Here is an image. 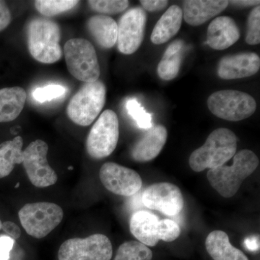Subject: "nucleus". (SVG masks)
<instances>
[{
    "instance_id": "obj_11",
    "label": "nucleus",
    "mask_w": 260,
    "mask_h": 260,
    "mask_svg": "<svg viewBox=\"0 0 260 260\" xmlns=\"http://www.w3.org/2000/svg\"><path fill=\"white\" fill-rule=\"evenodd\" d=\"M147 15L139 7L133 8L121 17L118 25L117 47L126 55L139 49L144 38Z\"/></svg>"
},
{
    "instance_id": "obj_1",
    "label": "nucleus",
    "mask_w": 260,
    "mask_h": 260,
    "mask_svg": "<svg viewBox=\"0 0 260 260\" xmlns=\"http://www.w3.org/2000/svg\"><path fill=\"white\" fill-rule=\"evenodd\" d=\"M232 166L209 169L207 174L210 185L225 198L234 196L246 178L256 170L259 159L254 152L242 150L233 157Z\"/></svg>"
},
{
    "instance_id": "obj_35",
    "label": "nucleus",
    "mask_w": 260,
    "mask_h": 260,
    "mask_svg": "<svg viewBox=\"0 0 260 260\" xmlns=\"http://www.w3.org/2000/svg\"><path fill=\"white\" fill-rule=\"evenodd\" d=\"M2 229L4 231L8 237L16 240L21 235V230L18 225L12 221H5L2 223Z\"/></svg>"
},
{
    "instance_id": "obj_27",
    "label": "nucleus",
    "mask_w": 260,
    "mask_h": 260,
    "mask_svg": "<svg viewBox=\"0 0 260 260\" xmlns=\"http://www.w3.org/2000/svg\"><path fill=\"white\" fill-rule=\"evenodd\" d=\"M90 9L102 14H117L129 7L127 0H90L88 2Z\"/></svg>"
},
{
    "instance_id": "obj_8",
    "label": "nucleus",
    "mask_w": 260,
    "mask_h": 260,
    "mask_svg": "<svg viewBox=\"0 0 260 260\" xmlns=\"http://www.w3.org/2000/svg\"><path fill=\"white\" fill-rule=\"evenodd\" d=\"M119 136V119L114 111L107 109L92 126L86 141V149L91 158L109 156L117 145Z\"/></svg>"
},
{
    "instance_id": "obj_28",
    "label": "nucleus",
    "mask_w": 260,
    "mask_h": 260,
    "mask_svg": "<svg viewBox=\"0 0 260 260\" xmlns=\"http://www.w3.org/2000/svg\"><path fill=\"white\" fill-rule=\"evenodd\" d=\"M126 109L129 115L142 129H148L153 126L152 115L145 112L144 108L135 99H131L126 104Z\"/></svg>"
},
{
    "instance_id": "obj_2",
    "label": "nucleus",
    "mask_w": 260,
    "mask_h": 260,
    "mask_svg": "<svg viewBox=\"0 0 260 260\" xmlns=\"http://www.w3.org/2000/svg\"><path fill=\"white\" fill-rule=\"evenodd\" d=\"M237 148V136L232 130L226 128L215 129L205 144L191 154L189 167L196 172L221 167L234 156Z\"/></svg>"
},
{
    "instance_id": "obj_4",
    "label": "nucleus",
    "mask_w": 260,
    "mask_h": 260,
    "mask_svg": "<svg viewBox=\"0 0 260 260\" xmlns=\"http://www.w3.org/2000/svg\"><path fill=\"white\" fill-rule=\"evenodd\" d=\"M107 88L100 80L85 83L72 98L67 108L70 120L78 125L91 124L105 105Z\"/></svg>"
},
{
    "instance_id": "obj_15",
    "label": "nucleus",
    "mask_w": 260,
    "mask_h": 260,
    "mask_svg": "<svg viewBox=\"0 0 260 260\" xmlns=\"http://www.w3.org/2000/svg\"><path fill=\"white\" fill-rule=\"evenodd\" d=\"M167 130L162 125H155L148 129L133 146L131 155L135 161L145 162L156 158L167 143Z\"/></svg>"
},
{
    "instance_id": "obj_7",
    "label": "nucleus",
    "mask_w": 260,
    "mask_h": 260,
    "mask_svg": "<svg viewBox=\"0 0 260 260\" xmlns=\"http://www.w3.org/2000/svg\"><path fill=\"white\" fill-rule=\"evenodd\" d=\"M208 107L212 114L224 120L239 121L253 115L256 103L249 94L236 90L215 92L208 99Z\"/></svg>"
},
{
    "instance_id": "obj_34",
    "label": "nucleus",
    "mask_w": 260,
    "mask_h": 260,
    "mask_svg": "<svg viewBox=\"0 0 260 260\" xmlns=\"http://www.w3.org/2000/svg\"><path fill=\"white\" fill-rule=\"evenodd\" d=\"M140 3L143 10L149 12H156L167 8L169 2L167 0H141Z\"/></svg>"
},
{
    "instance_id": "obj_24",
    "label": "nucleus",
    "mask_w": 260,
    "mask_h": 260,
    "mask_svg": "<svg viewBox=\"0 0 260 260\" xmlns=\"http://www.w3.org/2000/svg\"><path fill=\"white\" fill-rule=\"evenodd\" d=\"M23 140L20 136L0 144V179L7 177L17 164H23Z\"/></svg>"
},
{
    "instance_id": "obj_17",
    "label": "nucleus",
    "mask_w": 260,
    "mask_h": 260,
    "mask_svg": "<svg viewBox=\"0 0 260 260\" xmlns=\"http://www.w3.org/2000/svg\"><path fill=\"white\" fill-rule=\"evenodd\" d=\"M225 0H186L183 4V18L192 26H198L220 14L229 5Z\"/></svg>"
},
{
    "instance_id": "obj_37",
    "label": "nucleus",
    "mask_w": 260,
    "mask_h": 260,
    "mask_svg": "<svg viewBox=\"0 0 260 260\" xmlns=\"http://www.w3.org/2000/svg\"><path fill=\"white\" fill-rule=\"evenodd\" d=\"M229 3H232L234 5L242 7H249V6H258L259 5L260 2L256 1V0H240V1H229Z\"/></svg>"
},
{
    "instance_id": "obj_18",
    "label": "nucleus",
    "mask_w": 260,
    "mask_h": 260,
    "mask_svg": "<svg viewBox=\"0 0 260 260\" xmlns=\"http://www.w3.org/2000/svg\"><path fill=\"white\" fill-rule=\"evenodd\" d=\"M158 222V217L150 212H135L130 218V232L142 244L155 246L159 242Z\"/></svg>"
},
{
    "instance_id": "obj_31",
    "label": "nucleus",
    "mask_w": 260,
    "mask_h": 260,
    "mask_svg": "<svg viewBox=\"0 0 260 260\" xmlns=\"http://www.w3.org/2000/svg\"><path fill=\"white\" fill-rule=\"evenodd\" d=\"M67 88L60 85H49L36 89L32 92V97L37 102L44 103L64 95Z\"/></svg>"
},
{
    "instance_id": "obj_21",
    "label": "nucleus",
    "mask_w": 260,
    "mask_h": 260,
    "mask_svg": "<svg viewBox=\"0 0 260 260\" xmlns=\"http://www.w3.org/2000/svg\"><path fill=\"white\" fill-rule=\"evenodd\" d=\"M205 247L213 260H249L244 252L231 244L229 236L222 231L210 233L205 240Z\"/></svg>"
},
{
    "instance_id": "obj_22",
    "label": "nucleus",
    "mask_w": 260,
    "mask_h": 260,
    "mask_svg": "<svg viewBox=\"0 0 260 260\" xmlns=\"http://www.w3.org/2000/svg\"><path fill=\"white\" fill-rule=\"evenodd\" d=\"M27 94L20 87L0 89V123L16 119L25 107Z\"/></svg>"
},
{
    "instance_id": "obj_13",
    "label": "nucleus",
    "mask_w": 260,
    "mask_h": 260,
    "mask_svg": "<svg viewBox=\"0 0 260 260\" xmlns=\"http://www.w3.org/2000/svg\"><path fill=\"white\" fill-rule=\"evenodd\" d=\"M99 177L107 190L120 196H133L143 186L138 172L115 162L104 164L99 172Z\"/></svg>"
},
{
    "instance_id": "obj_30",
    "label": "nucleus",
    "mask_w": 260,
    "mask_h": 260,
    "mask_svg": "<svg viewBox=\"0 0 260 260\" xmlns=\"http://www.w3.org/2000/svg\"><path fill=\"white\" fill-rule=\"evenodd\" d=\"M181 229L177 223L170 219L159 220L158 237L159 240L172 242L180 236Z\"/></svg>"
},
{
    "instance_id": "obj_33",
    "label": "nucleus",
    "mask_w": 260,
    "mask_h": 260,
    "mask_svg": "<svg viewBox=\"0 0 260 260\" xmlns=\"http://www.w3.org/2000/svg\"><path fill=\"white\" fill-rule=\"evenodd\" d=\"M12 15L8 5L0 0V31H3L11 23Z\"/></svg>"
},
{
    "instance_id": "obj_12",
    "label": "nucleus",
    "mask_w": 260,
    "mask_h": 260,
    "mask_svg": "<svg viewBox=\"0 0 260 260\" xmlns=\"http://www.w3.org/2000/svg\"><path fill=\"white\" fill-rule=\"evenodd\" d=\"M142 202L146 208L169 215L176 216L184 208L182 193L172 183L160 182L152 184L142 194Z\"/></svg>"
},
{
    "instance_id": "obj_20",
    "label": "nucleus",
    "mask_w": 260,
    "mask_h": 260,
    "mask_svg": "<svg viewBox=\"0 0 260 260\" xmlns=\"http://www.w3.org/2000/svg\"><path fill=\"white\" fill-rule=\"evenodd\" d=\"M182 19V9L178 5H172L155 24L151 42L156 45L169 42L180 30Z\"/></svg>"
},
{
    "instance_id": "obj_3",
    "label": "nucleus",
    "mask_w": 260,
    "mask_h": 260,
    "mask_svg": "<svg viewBox=\"0 0 260 260\" xmlns=\"http://www.w3.org/2000/svg\"><path fill=\"white\" fill-rule=\"evenodd\" d=\"M27 36L29 52L36 60L53 64L61 59V30L56 22L47 18L32 19L28 24Z\"/></svg>"
},
{
    "instance_id": "obj_36",
    "label": "nucleus",
    "mask_w": 260,
    "mask_h": 260,
    "mask_svg": "<svg viewBox=\"0 0 260 260\" xmlns=\"http://www.w3.org/2000/svg\"><path fill=\"white\" fill-rule=\"evenodd\" d=\"M244 245L249 251H257L259 249V236H250L246 238Z\"/></svg>"
},
{
    "instance_id": "obj_25",
    "label": "nucleus",
    "mask_w": 260,
    "mask_h": 260,
    "mask_svg": "<svg viewBox=\"0 0 260 260\" xmlns=\"http://www.w3.org/2000/svg\"><path fill=\"white\" fill-rule=\"evenodd\" d=\"M153 252L148 246L137 241L123 243L116 251L114 260H152Z\"/></svg>"
},
{
    "instance_id": "obj_23",
    "label": "nucleus",
    "mask_w": 260,
    "mask_h": 260,
    "mask_svg": "<svg viewBox=\"0 0 260 260\" xmlns=\"http://www.w3.org/2000/svg\"><path fill=\"white\" fill-rule=\"evenodd\" d=\"M185 44L181 39L174 41L164 52L158 65V75L160 79L172 80L179 74Z\"/></svg>"
},
{
    "instance_id": "obj_6",
    "label": "nucleus",
    "mask_w": 260,
    "mask_h": 260,
    "mask_svg": "<svg viewBox=\"0 0 260 260\" xmlns=\"http://www.w3.org/2000/svg\"><path fill=\"white\" fill-rule=\"evenodd\" d=\"M64 56L70 74L85 83L100 77V65L93 44L84 39H73L64 45Z\"/></svg>"
},
{
    "instance_id": "obj_19",
    "label": "nucleus",
    "mask_w": 260,
    "mask_h": 260,
    "mask_svg": "<svg viewBox=\"0 0 260 260\" xmlns=\"http://www.w3.org/2000/svg\"><path fill=\"white\" fill-rule=\"evenodd\" d=\"M87 29L98 45L111 49L117 42L118 25L114 19L105 15H96L89 18Z\"/></svg>"
},
{
    "instance_id": "obj_16",
    "label": "nucleus",
    "mask_w": 260,
    "mask_h": 260,
    "mask_svg": "<svg viewBox=\"0 0 260 260\" xmlns=\"http://www.w3.org/2000/svg\"><path fill=\"white\" fill-rule=\"evenodd\" d=\"M240 38V30L234 19L220 16L210 23L207 32V44L215 50L232 47Z\"/></svg>"
},
{
    "instance_id": "obj_26",
    "label": "nucleus",
    "mask_w": 260,
    "mask_h": 260,
    "mask_svg": "<svg viewBox=\"0 0 260 260\" xmlns=\"http://www.w3.org/2000/svg\"><path fill=\"white\" fill-rule=\"evenodd\" d=\"M78 3L76 0H37L35 7L41 14L52 17L71 10Z\"/></svg>"
},
{
    "instance_id": "obj_14",
    "label": "nucleus",
    "mask_w": 260,
    "mask_h": 260,
    "mask_svg": "<svg viewBox=\"0 0 260 260\" xmlns=\"http://www.w3.org/2000/svg\"><path fill=\"white\" fill-rule=\"evenodd\" d=\"M259 68L260 58L257 54L241 53L222 58L219 61L217 73L222 79H241L255 75Z\"/></svg>"
},
{
    "instance_id": "obj_5",
    "label": "nucleus",
    "mask_w": 260,
    "mask_h": 260,
    "mask_svg": "<svg viewBox=\"0 0 260 260\" xmlns=\"http://www.w3.org/2000/svg\"><path fill=\"white\" fill-rule=\"evenodd\" d=\"M22 226L30 237L43 239L60 224L64 211L59 205L38 202L24 205L18 212Z\"/></svg>"
},
{
    "instance_id": "obj_10",
    "label": "nucleus",
    "mask_w": 260,
    "mask_h": 260,
    "mask_svg": "<svg viewBox=\"0 0 260 260\" xmlns=\"http://www.w3.org/2000/svg\"><path fill=\"white\" fill-rule=\"evenodd\" d=\"M49 146L46 142L37 140L23 150V167L32 185L45 188L54 185L57 174L47 160Z\"/></svg>"
},
{
    "instance_id": "obj_32",
    "label": "nucleus",
    "mask_w": 260,
    "mask_h": 260,
    "mask_svg": "<svg viewBox=\"0 0 260 260\" xmlns=\"http://www.w3.org/2000/svg\"><path fill=\"white\" fill-rule=\"evenodd\" d=\"M15 240L8 236L0 237V260H9L10 251L14 246Z\"/></svg>"
},
{
    "instance_id": "obj_38",
    "label": "nucleus",
    "mask_w": 260,
    "mask_h": 260,
    "mask_svg": "<svg viewBox=\"0 0 260 260\" xmlns=\"http://www.w3.org/2000/svg\"><path fill=\"white\" fill-rule=\"evenodd\" d=\"M2 223H3V222H2L1 220H0V230L2 229Z\"/></svg>"
},
{
    "instance_id": "obj_9",
    "label": "nucleus",
    "mask_w": 260,
    "mask_h": 260,
    "mask_svg": "<svg viewBox=\"0 0 260 260\" xmlns=\"http://www.w3.org/2000/svg\"><path fill=\"white\" fill-rule=\"evenodd\" d=\"M112 255V242L101 234L68 239L58 251L59 260H111Z\"/></svg>"
},
{
    "instance_id": "obj_29",
    "label": "nucleus",
    "mask_w": 260,
    "mask_h": 260,
    "mask_svg": "<svg viewBox=\"0 0 260 260\" xmlns=\"http://www.w3.org/2000/svg\"><path fill=\"white\" fill-rule=\"evenodd\" d=\"M246 42L249 45H256L260 42V7L256 6L248 18Z\"/></svg>"
}]
</instances>
